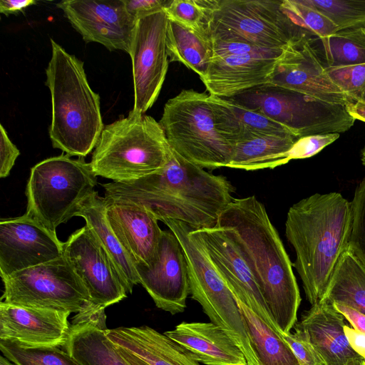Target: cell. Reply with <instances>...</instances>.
I'll use <instances>...</instances> for the list:
<instances>
[{
  "instance_id": "obj_1",
  "label": "cell",
  "mask_w": 365,
  "mask_h": 365,
  "mask_svg": "<svg viewBox=\"0 0 365 365\" xmlns=\"http://www.w3.org/2000/svg\"><path fill=\"white\" fill-rule=\"evenodd\" d=\"M102 187L106 199L135 203L158 221H180L195 229L217 227L235 192L226 177L205 170L173 149L160 170L130 182H112Z\"/></svg>"
},
{
  "instance_id": "obj_2",
  "label": "cell",
  "mask_w": 365,
  "mask_h": 365,
  "mask_svg": "<svg viewBox=\"0 0 365 365\" xmlns=\"http://www.w3.org/2000/svg\"><path fill=\"white\" fill-rule=\"evenodd\" d=\"M217 226L226 230L249 267L281 333L297 323L301 297L287 255L264 205L255 195L234 198Z\"/></svg>"
},
{
  "instance_id": "obj_3",
  "label": "cell",
  "mask_w": 365,
  "mask_h": 365,
  "mask_svg": "<svg viewBox=\"0 0 365 365\" xmlns=\"http://www.w3.org/2000/svg\"><path fill=\"white\" fill-rule=\"evenodd\" d=\"M351 227V202L339 192L315 193L289 207L285 235L296 253L292 265L312 305L324 298L349 248Z\"/></svg>"
},
{
  "instance_id": "obj_4",
  "label": "cell",
  "mask_w": 365,
  "mask_h": 365,
  "mask_svg": "<svg viewBox=\"0 0 365 365\" xmlns=\"http://www.w3.org/2000/svg\"><path fill=\"white\" fill-rule=\"evenodd\" d=\"M46 85L51 98L49 137L54 148L85 158L96 148L104 128L100 96L90 86L83 62L52 38Z\"/></svg>"
},
{
  "instance_id": "obj_5",
  "label": "cell",
  "mask_w": 365,
  "mask_h": 365,
  "mask_svg": "<svg viewBox=\"0 0 365 365\" xmlns=\"http://www.w3.org/2000/svg\"><path fill=\"white\" fill-rule=\"evenodd\" d=\"M171 150L159 122L131 110L104 127L90 164L96 176L130 182L163 168Z\"/></svg>"
},
{
  "instance_id": "obj_6",
  "label": "cell",
  "mask_w": 365,
  "mask_h": 365,
  "mask_svg": "<svg viewBox=\"0 0 365 365\" xmlns=\"http://www.w3.org/2000/svg\"><path fill=\"white\" fill-rule=\"evenodd\" d=\"M159 123L171 148L188 161L210 170L227 168L234 148L210 94L182 90L166 102Z\"/></svg>"
},
{
  "instance_id": "obj_7",
  "label": "cell",
  "mask_w": 365,
  "mask_h": 365,
  "mask_svg": "<svg viewBox=\"0 0 365 365\" xmlns=\"http://www.w3.org/2000/svg\"><path fill=\"white\" fill-rule=\"evenodd\" d=\"M96 177L84 158L61 154L39 162L31 168L27 181L25 214L56 233L95 191Z\"/></svg>"
},
{
  "instance_id": "obj_8",
  "label": "cell",
  "mask_w": 365,
  "mask_h": 365,
  "mask_svg": "<svg viewBox=\"0 0 365 365\" xmlns=\"http://www.w3.org/2000/svg\"><path fill=\"white\" fill-rule=\"evenodd\" d=\"M185 252L190 294L211 322L225 330L242 349L247 365H257L238 304L211 262L195 228L177 220L163 222Z\"/></svg>"
},
{
  "instance_id": "obj_9",
  "label": "cell",
  "mask_w": 365,
  "mask_h": 365,
  "mask_svg": "<svg viewBox=\"0 0 365 365\" xmlns=\"http://www.w3.org/2000/svg\"><path fill=\"white\" fill-rule=\"evenodd\" d=\"M282 3L283 0H217L208 34L212 40L241 41L274 51L304 36H312L296 24Z\"/></svg>"
},
{
  "instance_id": "obj_10",
  "label": "cell",
  "mask_w": 365,
  "mask_h": 365,
  "mask_svg": "<svg viewBox=\"0 0 365 365\" xmlns=\"http://www.w3.org/2000/svg\"><path fill=\"white\" fill-rule=\"evenodd\" d=\"M230 99L283 125L298 138L340 134L349 130L356 120L346 106L271 84L256 87Z\"/></svg>"
},
{
  "instance_id": "obj_11",
  "label": "cell",
  "mask_w": 365,
  "mask_h": 365,
  "mask_svg": "<svg viewBox=\"0 0 365 365\" xmlns=\"http://www.w3.org/2000/svg\"><path fill=\"white\" fill-rule=\"evenodd\" d=\"M8 304L81 313L94 306L82 281L63 255L2 279Z\"/></svg>"
},
{
  "instance_id": "obj_12",
  "label": "cell",
  "mask_w": 365,
  "mask_h": 365,
  "mask_svg": "<svg viewBox=\"0 0 365 365\" xmlns=\"http://www.w3.org/2000/svg\"><path fill=\"white\" fill-rule=\"evenodd\" d=\"M168 18L164 9L136 21L129 55L134 87L133 111L145 114L156 101L169 65L166 48Z\"/></svg>"
},
{
  "instance_id": "obj_13",
  "label": "cell",
  "mask_w": 365,
  "mask_h": 365,
  "mask_svg": "<svg viewBox=\"0 0 365 365\" xmlns=\"http://www.w3.org/2000/svg\"><path fill=\"white\" fill-rule=\"evenodd\" d=\"M317 38L304 36L289 43L268 84L300 92L322 101L348 106L354 101L330 78Z\"/></svg>"
},
{
  "instance_id": "obj_14",
  "label": "cell",
  "mask_w": 365,
  "mask_h": 365,
  "mask_svg": "<svg viewBox=\"0 0 365 365\" xmlns=\"http://www.w3.org/2000/svg\"><path fill=\"white\" fill-rule=\"evenodd\" d=\"M63 256L82 281L94 306L105 309L127 297L114 263L86 225L63 242Z\"/></svg>"
},
{
  "instance_id": "obj_15",
  "label": "cell",
  "mask_w": 365,
  "mask_h": 365,
  "mask_svg": "<svg viewBox=\"0 0 365 365\" xmlns=\"http://www.w3.org/2000/svg\"><path fill=\"white\" fill-rule=\"evenodd\" d=\"M140 284L156 307L172 314L182 313L190 294L185 252L171 230H163L157 250L148 264H135Z\"/></svg>"
},
{
  "instance_id": "obj_16",
  "label": "cell",
  "mask_w": 365,
  "mask_h": 365,
  "mask_svg": "<svg viewBox=\"0 0 365 365\" xmlns=\"http://www.w3.org/2000/svg\"><path fill=\"white\" fill-rule=\"evenodd\" d=\"M56 6L86 42L129 54L137 21L127 11L124 0H65Z\"/></svg>"
},
{
  "instance_id": "obj_17",
  "label": "cell",
  "mask_w": 365,
  "mask_h": 365,
  "mask_svg": "<svg viewBox=\"0 0 365 365\" xmlns=\"http://www.w3.org/2000/svg\"><path fill=\"white\" fill-rule=\"evenodd\" d=\"M63 255V242L56 233L24 214L0 221L1 279Z\"/></svg>"
},
{
  "instance_id": "obj_18",
  "label": "cell",
  "mask_w": 365,
  "mask_h": 365,
  "mask_svg": "<svg viewBox=\"0 0 365 365\" xmlns=\"http://www.w3.org/2000/svg\"><path fill=\"white\" fill-rule=\"evenodd\" d=\"M196 230L211 262L237 302L243 304L278 329L249 267L226 230L217 226Z\"/></svg>"
},
{
  "instance_id": "obj_19",
  "label": "cell",
  "mask_w": 365,
  "mask_h": 365,
  "mask_svg": "<svg viewBox=\"0 0 365 365\" xmlns=\"http://www.w3.org/2000/svg\"><path fill=\"white\" fill-rule=\"evenodd\" d=\"M71 312L0 302V339L26 346L66 344Z\"/></svg>"
},
{
  "instance_id": "obj_20",
  "label": "cell",
  "mask_w": 365,
  "mask_h": 365,
  "mask_svg": "<svg viewBox=\"0 0 365 365\" xmlns=\"http://www.w3.org/2000/svg\"><path fill=\"white\" fill-rule=\"evenodd\" d=\"M283 51L212 58L206 75L200 80L209 94L232 98L268 84Z\"/></svg>"
},
{
  "instance_id": "obj_21",
  "label": "cell",
  "mask_w": 365,
  "mask_h": 365,
  "mask_svg": "<svg viewBox=\"0 0 365 365\" xmlns=\"http://www.w3.org/2000/svg\"><path fill=\"white\" fill-rule=\"evenodd\" d=\"M344 319L332 304L320 301L295 324L294 334L314 348L324 365H364L365 359L347 340Z\"/></svg>"
},
{
  "instance_id": "obj_22",
  "label": "cell",
  "mask_w": 365,
  "mask_h": 365,
  "mask_svg": "<svg viewBox=\"0 0 365 365\" xmlns=\"http://www.w3.org/2000/svg\"><path fill=\"white\" fill-rule=\"evenodd\" d=\"M105 200L110 226L134 265L136 263L148 264L155 255L163 232L158 220L145 208L135 203Z\"/></svg>"
},
{
  "instance_id": "obj_23",
  "label": "cell",
  "mask_w": 365,
  "mask_h": 365,
  "mask_svg": "<svg viewBox=\"0 0 365 365\" xmlns=\"http://www.w3.org/2000/svg\"><path fill=\"white\" fill-rule=\"evenodd\" d=\"M197 362L205 365H247L245 354L235 340L212 322H183L164 333Z\"/></svg>"
},
{
  "instance_id": "obj_24",
  "label": "cell",
  "mask_w": 365,
  "mask_h": 365,
  "mask_svg": "<svg viewBox=\"0 0 365 365\" xmlns=\"http://www.w3.org/2000/svg\"><path fill=\"white\" fill-rule=\"evenodd\" d=\"M105 309L93 307L72 319L64 351L81 365H130L106 334Z\"/></svg>"
},
{
  "instance_id": "obj_25",
  "label": "cell",
  "mask_w": 365,
  "mask_h": 365,
  "mask_svg": "<svg viewBox=\"0 0 365 365\" xmlns=\"http://www.w3.org/2000/svg\"><path fill=\"white\" fill-rule=\"evenodd\" d=\"M106 334L148 365H199L186 349L148 326L106 329Z\"/></svg>"
},
{
  "instance_id": "obj_26",
  "label": "cell",
  "mask_w": 365,
  "mask_h": 365,
  "mask_svg": "<svg viewBox=\"0 0 365 365\" xmlns=\"http://www.w3.org/2000/svg\"><path fill=\"white\" fill-rule=\"evenodd\" d=\"M76 216L83 217L114 263L127 293L140 284L134 263L113 231L106 217V201L94 191L80 205Z\"/></svg>"
},
{
  "instance_id": "obj_27",
  "label": "cell",
  "mask_w": 365,
  "mask_h": 365,
  "mask_svg": "<svg viewBox=\"0 0 365 365\" xmlns=\"http://www.w3.org/2000/svg\"><path fill=\"white\" fill-rule=\"evenodd\" d=\"M299 138L293 136L259 135L245 132L235 144L227 168L245 170L273 169Z\"/></svg>"
},
{
  "instance_id": "obj_28",
  "label": "cell",
  "mask_w": 365,
  "mask_h": 365,
  "mask_svg": "<svg viewBox=\"0 0 365 365\" xmlns=\"http://www.w3.org/2000/svg\"><path fill=\"white\" fill-rule=\"evenodd\" d=\"M257 365H300L282 333L237 302Z\"/></svg>"
},
{
  "instance_id": "obj_29",
  "label": "cell",
  "mask_w": 365,
  "mask_h": 365,
  "mask_svg": "<svg viewBox=\"0 0 365 365\" xmlns=\"http://www.w3.org/2000/svg\"><path fill=\"white\" fill-rule=\"evenodd\" d=\"M166 48L170 62L182 63L200 79L206 75L213 58L212 41L208 34L187 29L170 19Z\"/></svg>"
},
{
  "instance_id": "obj_30",
  "label": "cell",
  "mask_w": 365,
  "mask_h": 365,
  "mask_svg": "<svg viewBox=\"0 0 365 365\" xmlns=\"http://www.w3.org/2000/svg\"><path fill=\"white\" fill-rule=\"evenodd\" d=\"M322 301L341 303L365 314V268L349 250L341 257Z\"/></svg>"
},
{
  "instance_id": "obj_31",
  "label": "cell",
  "mask_w": 365,
  "mask_h": 365,
  "mask_svg": "<svg viewBox=\"0 0 365 365\" xmlns=\"http://www.w3.org/2000/svg\"><path fill=\"white\" fill-rule=\"evenodd\" d=\"M319 40L327 67L365 63V28L338 31Z\"/></svg>"
},
{
  "instance_id": "obj_32",
  "label": "cell",
  "mask_w": 365,
  "mask_h": 365,
  "mask_svg": "<svg viewBox=\"0 0 365 365\" xmlns=\"http://www.w3.org/2000/svg\"><path fill=\"white\" fill-rule=\"evenodd\" d=\"M0 349L16 365H81L66 351L56 346H26L0 339Z\"/></svg>"
},
{
  "instance_id": "obj_33",
  "label": "cell",
  "mask_w": 365,
  "mask_h": 365,
  "mask_svg": "<svg viewBox=\"0 0 365 365\" xmlns=\"http://www.w3.org/2000/svg\"><path fill=\"white\" fill-rule=\"evenodd\" d=\"M217 1V0H172L168 1L163 9L168 19L187 29L208 34L209 21Z\"/></svg>"
},
{
  "instance_id": "obj_34",
  "label": "cell",
  "mask_w": 365,
  "mask_h": 365,
  "mask_svg": "<svg viewBox=\"0 0 365 365\" xmlns=\"http://www.w3.org/2000/svg\"><path fill=\"white\" fill-rule=\"evenodd\" d=\"M326 16L338 31L365 28V0H304Z\"/></svg>"
},
{
  "instance_id": "obj_35",
  "label": "cell",
  "mask_w": 365,
  "mask_h": 365,
  "mask_svg": "<svg viewBox=\"0 0 365 365\" xmlns=\"http://www.w3.org/2000/svg\"><path fill=\"white\" fill-rule=\"evenodd\" d=\"M282 5L296 24L314 38L322 39L338 31L326 16L304 0H283Z\"/></svg>"
},
{
  "instance_id": "obj_36",
  "label": "cell",
  "mask_w": 365,
  "mask_h": 365,
  "mask_svg": "<svg viewBox=\"0 0 365 365\" xmlns=\"http://www.w3.org/2000/svg\"><path fill=\"white\" fill-rule=\"evenodd\" d=\"M223 100L238 118L243 127L244 133L269 136H295L288 128L275 120L230 98H223Z\"/></svg>"
},
{
  "instance_id": "obj_37",
  "label": "cell",
  "mask_w": 365,
  "mask_h": 365,
  "mask_svg": "<svg viewBox=\"0 0 365 365\" xmlns=\"http://www.w3.org/2000/svg\"><path fill=\"white\" fill-rule=\"evenodd\" d=\"M351 202L352 227L348 250L365 268V177L357 185Z\"/></svg>"
},
{
  "instance_id": "obj_38",
  "label": "cell",
  "mask_w": 365,
  "mask_h": 365,
  "mask_svg": "<svg viewBox=\"0 0 365 365\" xmlns=\"http://www.w3.org/2000/svg\"><path fill=\"white\" fill-rule=\"evenodd\" d=\"M332 81L354 102L365 95V63L327 67Z\"/></svg>"
},
{
  "instance_id": "obj_39",
  "label": "cell",
  "mask_w": 365,
  "mask_h": 365,
  "mask_svg": "<svg viewBox=\"0 0 365 365\" xmlns=\"http://www.w3.org/2000/svg\"><path fill=\"white\" fill-rule=\"evenodd\" d=\"M339 137V133H328L300 138L292 148L282 155L279 165L286 164L291 160L304 159L315 155Z\"/></svg>"
},
{
  "instance_id": "obj_40",
  "label": "cell",
  "mask_w": 365,
  "mask_h": 365,
  "mask_svg": "<svg viewBox=\"0 0 365 365\" xmlns=\"http://www.w3.org/2000/svg\"><path fill=\"white\" fill-rule=\"evenodd\" d=\"M300 365H324L314 348L304 339L293 333H282Z\"/></svg>"
},
{
  "instance_id": "obj_41",
  "label": "cell",
  "mask_w": 365,
  "mask_h": 365,
  "mask_svg": "<svg viewBox=\"0 0 365 365\" xmlns=\"http://www.w3.org/2000/svg\"><path fill=\"white\" fill-rule=\"evenodd\" d=\"M212 41L213 46V58L274 51L264 50L241 41L219 40Z\"/></svg>"
},
{
  "instance_id": "obj_42",
  "label": "cell",
  "mask_w": 365,
  "mask_h": 365,
  "mask_svg": "<svg viewBox=\"0 0 365 365\" xmlns=\"http://www.w3.org/2000/svg\"><path fill=\"white\" fill-rule=\"evenodd\" d=\"M0 177L3 178L9 175L20 152L9 139L2 124H0Z\"/></svg>"
},
{
  "instance_id": "obj_43",
  "label": "cell",
  "mask_w": 365,
  "mask_h": 365,
  "mask_svg": "<svg viewBox=\"0 0 365 365\" xmlns=\"http://www.w3.org/2000/svg\"><path fill=\"white\" fill-rule=\"evenodd\" d=\"M168 1L165 0H124L127 11L135 21L163 9Z\"/></svg>"
},
{
  "instance_id": "obj_44",
  "label": "cell",
  "mask_w": 365,
  "mask_h": 365,
  "mask_svg": "<svg viewBox=\"0 0 365 365\" xmlns=\"http://www.w3.org/2000/svg\"><path fill=\"white\" fill-rule=\"evenodd\" d=\"M332 304L349 322L354 329L365 333V314L341 303Z\"/></svg>"
},
{
  "instance_id": "obj_45",
  "label": "cell",
  "mask_w": 365,
  "mask_h": 365,
  "mask_svg": "<svg viewBox=\"0 0 365 365\" xmlns=\"http://www.w3.org/2000/svg\"><path fill=\"white\" fill-rule=\"evenodd\" d=\"M344 332L353 350L365 359V333L345 324Z\"/></svg>"
},
{
  "instance_id": "obj_46",
  "label": "cell",
  "mask_w": 365,
  "mask_h": 365,
  "mask_svg": "<svg viewBox=\"0 0 365 365\" xmlns=\"http://www.w3.org/2000/svg\"><path fill=\"white\" fill-rule=\"evenodd\" d=\"M36 3L34 0H1L0 1V12L6 16L16 14Z\"/></svg>"
},
{
  "instance_id": "obj_47",
  "label": "cell",
  "mask_w": 365,
  "mask_h": 365,
  "mask_svg": "<svg viewBox=\"0 0 365 365\" xmlns=\"http://www.w3.org/2000/svg\"><path fill=\"white\" fill-rule=\"evenodd\" d=\"M349 113L355 119L365 122V101H355L346 106Z\"/></svg>"
},
{
  "instance_id": "obj_48",
  "label": "cell",
  "mask_w": 365,
  "mask_h": 365,
  "mask_svg": "<svg viewBox=\"0 0 365 365\" xmlns=\"http://www.w3.org/2000/svg\"><path fill=\"white\" fill-rule=\"evenodd\" d=\"M118 350L120 355L125 359L130 365H148L138 356L133 355L130 352L126 351L120 346H117Z\"/></svg>"
},
{
  "instance_id": "obj_49",
  "label": "cell",
  "mask_w": 365,
  "mask_h": 365,
  "mask_svg": "<svg viewBox=\"0 0 365 365\" xmlns=\"http://www.w3.org/2000/svg\"><path fill=\"white\" fill-rule=\"evenodd\" d=\"M0 365H16L13 364L10 362V360L8 359L6 356H1L0 357Z\"/></svg>"
},
{
  "instance_id": "obj_50",
  "label": "cell",
  "mask_w": 365,
  "mask_h": 365,
  "mask_svg": "<svg viewBox=\"0 0 365 365\" xmlns=\"http://www.w3.org/2000/svg\"><path fill=\"white\" fill-rule=\"evenodd\" d=\"M361 160L362 164L365 166V146L363 148L361 152Z\"/></svg>"
},
{
  "instance_id": "obj_51",
  "label": "cell",
  "mask_w": 365,
  "mask_h": 365,
  "mask_svg": "<svg viewBox=\"0 0 365 365\" xmlns=\"http://www.w3.org/2000/svg\"><path fill=\"white\" fill-rule=\"evenodd\" d=\"M363 101H365V95L364 96V98L362 99Z\"/></svg>"
},
{
  "instance_id": "obj_52",
  "label": "cell",
  "mask_w": 365,
  "mask_h": 365,
  "mask_svg": "<svg viewBox=\"0 0 365 365\" xmlns=\"http://www.w3.org/2000/svg\"><path fill=\"white\" fill-rule=\"evenodd\" d=\"M364 365H365V361H364Z\"/></svg>"
}]
</instances>
